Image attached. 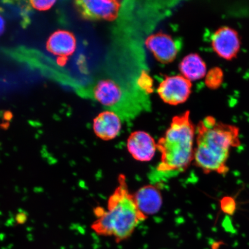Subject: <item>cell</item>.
Here are the masks:
<instances>
[{"mask_svg":"<svg viewBox=\"0 0 249 249\" xmlns=\"http://www.w3.org/2000/svg\"><path fill=\"white\" fill-rule=\"evenodd\" d=\"M93 213L96 220L91 226L92 231L113 238L118 244L131 237L140 224L147 219L139 210L124 174L118 176V186L108 197L107 208L96 207Z\"/></svg>","mask_w":249,"mask_h":249,"instance_id":"obj_1","label":"cell"},{"mask_svg":"<svg viewBox=\"0 0 249 249\" xmlns=\"http://www.w3.org/2000/svg\"><path fill=\"white\" fill-rule=\"evenodd\" d=\"M239 130L208 116L196 127L194 163L205 174L226 175L230 152L241 145Z\"/></svg>","mask_w":249,"mask_h":249,"instance_id":"obj_2","label":"cell"},{"mask_svg":"<svg viewBox=\"0 0 249 249\" xmlns=\"http://www.w3.org/2000/svg\"><path fill=\"white\" fill-rule=\"evenodd\" d=\"M196 127L190 112L173 117L164 135L157 142L160 153L158 173L175 175L185 171L194 160Z\"/></svg>","mask_w":249,"mask_h":249,"instance_id":"obj_3","label":"cell"},{"mask_svg":"<svg viewBox=\"0 0 249 249\" xmlns=\"http://www.w3.org/2000/svg\"><path fill=\"white\" fill-rule=\"evenodd\" d=\"M191 82L182 75L166 77L158 89L160 98L171 105H178L185 102L191 95Z\"/></svg>","mask_w":249,"mask_h":249,"instance_id":"obj_4","label":"cell"},{"mask_svg":"<svg viewBox=\"0 0 249 249\" xmlns=\"http://www.w3.org/2000/svg\"><path fill=\"white\" fill-rule=\"evenodd\" d=\"M77 9L87 19L91 20H114L120 14L121 8L119 1H94L83 0L76 2Z\"/></svg>","mask_w":249,"mask_h":249,"instance_id":"obj_5","label":"cell"},{"mask_svg":"<svg viewBox=\"0 0 249 249\" xmlns=\"http://www.w3.org/2000/svg\"><path fill=\"white\" fill-rule=\"evenodd\" d=\"M145 45L157 60L163 64L175 60L180 51V43L168 34L158 33L149 36Z\"/></svg>","mask_w":249,"mask_h":249,"instance_id":"obj_6","label":"cell"},{"mask_svg":"<svg viewBox=\"0 0 249 249\" xmlns=\"http://www.w3.org/2000/svg\"><path fill=\"white\" fill-rule=\"evenodd\" d=\"M212 46L219 57L231 60L238 54L241 40L235 30L229 27L220 28L212 36Z\"/></svg>","mask_w":249,"mask_h":249,"instance_id":"obj_7","label":"cell"},{"mask_svg":"<svg viewBox=\"0 0 249 249\" xmlns=\"http://www.w3.org/2000/svg\"><path fill=\"white\" fill-rule=\"evenodd\" d=\"M126 147L134 160L141 162H148L155 157L157 142L150 134L137 130L130 134L127 138Z\"/></svg>","mask_w":249,"mask_h":249,"instance_id":"obj_8","label":"cell"},{"mask_svg":"<svg viewBox=\"0 0 249 249\" xmlns=\"http://www.w3.org/2000/svg\"><path fill=\"white\" fill-rule=\"evenodd\" d=\"M92 96L103 106L116 108L124 101L125 93L119 83L113 80L107 79L99 81L93 87Z\"/></svg>","mask_w":249,"mask_h":249,"instance_id":"obj_9","label":"cell"},{"mask_svg":"<svg viewBox=\"0 0 249 249\" xmlns=\"http://www.w3.org/2000/svg\"><path fill=\"white\" fill-rule=\"evenodd\" d=\"M122 128V121L116 112H102L93 121V130L95 135L104 141L116 139Z\"/></svg>","mask_w":249,"mask_h":249,"instance_id":"obj_10","label":"cell"},{"mask_svg":"<svg viewBox=\"0 0 249 249\" xmlns=\"http://www.w3.org/2000/svg\"><path fill=\"white\" fill-rule=\"evenodd\" d=\"M133 195L139 210L147 217L157 213L162 206V196L155 185L143 186Z\"/></svg>","mask_w":249,"mask_h":249,"instance_id":"obj_11","label":"cell"},{"mask_svg":"<svg viewBox=\"0 0 249 249\" xmlns=\"http://www.w3.org/2000/svg\"><path fill=\"white\" fill-rule=\"evenodd\" d=\"M77 42L75 36L70 31L58 30L53 33L47 42V49L52 54L61 58L73 54Z\"/></svg>","mask_w":249,"mask_h":249,"instance_id":"obj_12","label":"cell"},{"mask_svg":"<svg viewBox=\"0 0 249 249\" xmlns=\"http://www.w3.org/2000/svg\"><path fill=\"white\" fill-rule=\"evenodd\" d=\"M182 76L190 82L200 80L207 74V66L200 55L192 53L185 56L179 64Z\"/></svg>","mask_w":249,"mask_h":249,"instance_id":"obj_13","label":"cell"},{"mask_svg":"<svg viewBox=\"0 0 249 249\" xmlns=\"http://www.w3.org/2000/svg\"><path fill=\"white\" fill-rule=\"evenodd\" d=\"M205 77V85L208 88L217 89L222 85L224 74L220 68L216 67L208 71Z\"/></svg>","mask_w":249,"mask_h":249,"instance_id":"obj_14","label":"cell"},{"mask_svg":"<svg viewBox=\"0 0 249 249\" xmlns=\"http://www.w3.org/2000/svg\"><path fill=\"white\" fill-rule=\"evenodd\" d=\"M220 207L223 213L228 215H233L236 209L235 198L231 196H225L220 200Z\"/></svg>","mask_w":249,"mask_h":249,"instance_id":"obj_15","label":"cell"},{"mask_svg":"<svg viewBox=\"0 0 249 249\" xmlns=\"http://www.w3.org/2000/svg\"><path fill=\"white\" fill-rule=\"evenodd\" d=\"M55 2V1H51V0H48V1L37 0V1H31L33 7L39 11L48 10L54 5Z\"/></svg>","mask_w":249,"mask_h":249,"instance_id":"obj_16","label":"cell"},{"mask_svg":"<svg viewBox=\"0 0 249 249\" xmlns=\"http://www.w3.org/2000/svg\"><path fill=\"white\" fill-rule=\"evenodd\" d=\"M5 29V21L4 18L0 14V36L4 33Z\"/></svg>","mask_w":249,"mask_h":249,"instance_id":"obj_17","label":"cell"}]
</instances>
